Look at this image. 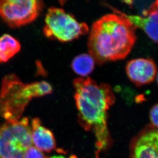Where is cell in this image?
Segmentation results:
<instances>
[{"mask_svg":"<svg viewBox=\"0 0 158 158\" xmlns=\"http://www.w3.org/2000/svg\"><path fill=\"white\" fill-rule=\"evenodd\" d=\"M131 158H158V129L152 125L142 130L131 141Z\"/></svg>","mask_w":158,"mask_h":158,"instance_id":"52a82bcc","label":"cell"},{"mask_svg":"<svg viewBox=\"0 0 158 158\" xmlns=\"http://www.w3.org/2000/svg\"><path fill=\"white\" fill-rule=\"evenodd\" d=\"M24 158H47L39 149L31 146L27 149L24 154Z\"/></svg>","mask_w":158,"mask_h":158,"instance_id":"5bb4252c","label":"cell"},{"mask_svg":"<svg viewBox=\"0 0 158 158\" xmlns=\"http://www.w3.org/2000/svg\"><path fill=\"white\" fill-rule=\"evenodd\" d=\"M28 87L33 98L44 96L52 92V87L51 85L45 81L28 84Z\"/></svg>","mask_w":158,"mask_h":158,"instance_id":"4fadbf2b","label":"cell"},{"mask_svg":"<svg viewBox=\"0 0 158 158\" xmlns=\"http://www.w3.org/2000/svg\"><path fill=\"white\" fill-rule=\"evenodd\" d=\"M150 119L152 127L158 129V103L151 109Z\"/></svg>","mask_w":158,"mask_h":158,"instance_id":"9a60e30c","label":"cell"},{"mask_svg":"<svg viewBox=\"0 0 158 158\" xmlns=\"http://www.w3.org/2000/svg\"><path fill=\"white\" fill-rule=\"evenodd\" d=\"M126 72L130 81L140 87L154 81L157 73V65L151 58H136L127 63Z\"/></svg>","mask_w":158,"mask_h":158,"instance_id":"ba28073f","label":"cell"},{"mask_svg":"<svg viewBox=\"0 0 158 158\" xmlns=\"http://www.w3.org/2000/svg\"><path fill=\"white\" fill-rule=\"evenodd\" d=\"M66 158L63 156H54L53 157H50V158Z\"/></svg>","mask_w":158,"mask_h":158,"instance_id":"2e32d148","label":"cell"},{"mask_svg":"<svg viewBox=\"0 0 158 158\" xmlns=\"http://www.w3.org/2000/svg\"><path fill=\"white\" fill-rule=\"evenodd\" d=\"M111 8L114 14L100 18L89 31V53L99 65L125 58L137 40V28L124 13Z\"/></svg>","mask_w":158,"mask_h":158,"instance_id":"6da1fadb","label":"cell"},{"mask_svg":"<svg viewBox=\"0 0 158 158\" xmlns=\"http://www.w3.org/2000/svg\"><path fill=\"white\" fill-rule=\"evenodd\" d=\"M32 99L27 84H24L15 74L6 75L0 91V117L6 121L20 119Z\"/></svg>","mask_w":158,"mask_h":158,"instance_id":"3957f363","label":"cell"},{"mask_svg":"<svg viewBox=\"0 0 158 158\" xmlns=\"http://www.w3.org/2000/svg\"><path fill=\"white\" fill-rule=\"evenodd\" d=\"M124 15L137 28L142 29L152 40L158 43V1L143 11L142 15Z\"/></svg>","mask_w":158,"mask_h":158,"instance_id":"9c48e42d","label":"cell"},{"mask_svg":"<svg viewBox=\"0 0 158 158\" xmlns=\"http://www.w3.org/2000/svg\"><path fill=\"white\" fill-rule=\"evenodd\" d=\"M32 144L28 118L6 121L0 127V158H24Z\"/></svg>","mask_w":158,"mask_h":158,"instance_id":"277c9868","label":"cell"},{"mask_svg":"<svg viewBox=\"0 0 158 158\" xmlns=\"http://www.w3.org/2000/svg\"><path fill=\"white\" fill-rule=\"evenodd\" d=\"M31 130L32 143L39 151L50 152L56 148V143L53 134L42 125L39 118L32 119Z\"/></svg>","mask_w":158,"mask_h":158,"instance_id":"30bf717a","label":"cell"},{"mask_svg":"<svg viewBox=\"0 0 158 158\" xmlns=\"http://www.w3.org/2000/svg\"><path fill=\"white\" fill-rule=\"evenodd\" d=\"M156 80H157V84L158 85V73H157V74H156Z\"/></svg>","mask_w":158,"mask_h":158,"instance_id":"e0dca14e","label":"cell"},{"mask_svg":"<svg viewBox=\"0 0 158 158\" xmlns=\"http://www.w3.org/2000/svg\"><path fill=\"white\" fill-rule=\"evenodd\" d=\"M89 27L79 23L72 15L60 8H50L45 18L44 35L49 39L69 42L87 35Z\"/></svg>","mask_w":158,"mask_h":158,"instance_id":"5b68a950","label":"cell"},{"mask_svg":"<svg viewBox=\"0 0 158 158\" xmlns=\"http://www.w3.org/2000/svg\"><path fill=\"white\" fill-rule=\"evenodd\" d=\"M95 61L89 54H81L75 57L72 62L71 67L76 74L85 77L94 71Z\"/></svg>","mask_w":158,"mask_h":158,"instance_id":"7c38bea8","label":"cell"},{"mask_svg":"<svg viewBox=\"0 0 158 158\" xmlns=\"http://www.w3.org/2000/svg\"><path fill=\"white\" fill-rule=\"evenodd\" d=\"M20 49L21 45L15 37L7 34L0 36V63H6Z\"/></svg>","mask_w":158,"mask_h":158,"instance_id":"8fae6325","label":"cell"},{"mask_svg":"<svg viewBox=\"0 0 158 158\" xmlns=\"http://www.w3.org/2000/svg\"><path fill=\"white\" fill-rule=\"evenodd\" d=\"M43 7L37 0H1L0 17L10 27L18 28L35 21Z\"/></svg>","mask_w":158,"mask_h":158,"instance_id":"8992f818","label":"cell"},{"mask_svg":"<svg viewBox=\"0 0 158 158\" xmlns=\"http://www.w3.org/2000/svg\"><path fill=\"white\" fill-rule=\"evenodd\" d=\"M73 86L81 125L87 130L93 127L97 138L107 135V110L116 100L111 86L105 83L97 84L90 78H76Z\"/></svg>","mask_w":158,"mask_h":158,"instance_id":"7a4b0ae2","label":"cell"}]
</instances>
